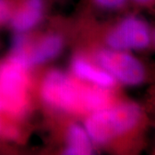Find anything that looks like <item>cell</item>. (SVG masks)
Listing matches in <instances>:
<instances>
[{
  "mask_svg": "<svg viewBox=\"0 0 155 155\" xmlns=\"http://www.w3.org/2000/svg\"><path fill=\"white\" fill-rule=\"evenodd\" d=\"M135 3H138V4H142V5H144V4H148L150 2H152L153 0H134Z\"/></svg>",
  "mask_w": 155,
  "mask_h": 155,
  "instance_id": "obj_13",
  "label": "cell"
},
{
  "mask_svg": "<svg viewBox=\"0 0 155 155\" xmlns=\"http://www.w3.org/2000/svg\"><path fill=\"white\" fill-rule=\"evenodd\" d=\"M41 92L46 104L67 112L92 113L110 105L108 89L78 83L61 71H52L45 77Z\"/></svg>",
  "mask_w": 155,
  "mask_h": 155,
  "instance_id": "obj_1",
  "label": "cell"
},
{
  "mask_svg": "<svg viewBox=\"0 0 155 155\" xmlns=\"http://www.w3.org/2000/svg\"><path fill=\"white\" fill-rule=\"evenodd\" d=\"M72 73L80 80L100 88L109 89L115 85L116 79L99 66H95L83 57H76L72 62Z\"/></svg>",
  "mask_w": 155,
  "mask_h": 155,
  "instance_id": "obj_8",
  "label": "cell"
},
{
  "mask_svg": "<svg viewBox=\"0 0 155 155\" xmlns=\"http://www.w3.org/2000/svg\"><path fill=\"white\" fill-rule=\"evenodd\" d=\"M140 116L141 110L135 104L110 105L91 113L84 128L92 141L104 144L131 130L138 123Z\"/></svg>",
  "mask_w": 155,
  "mask_h": 155,
  "instance_id": "obj_3",
  "label": "cell"
},
{
  "mask_svg": "<svg viewBox=\"0 0 155 155\" xmlns=\"http://www.w3.org/2000/svg\"><path fill=\"white\" fill-rule=\"evenodd\" d=\"M28 68L13 55L0 61V110L13 121L23 117L28 111Z\"/></svg>",
  "mask_w": 155,
  "mask_h": 155,
  "instance_id": "obj_2",
  "label": "cell"
},
{
  "mask_svg": "<svg viewBox=\"0 0 155 155\" xmlns=\"http://www.w3.org/2000/svg\"><path fill=\"white\" fill-rule=\"evenodd\" d=\"M43 12V0H15L11 26L17 33H25L38 24Z\"/></svg>",
  "mask_w": 155,
  "mask_h": 155,
  "instance_id": "obj_7",
  "label": "cell"
},
{
  "mask_svg": "<svg viewBox=\"0 0 155 155\" xmlns=\"http://www.w3.org/2000/svg\"><path fill=\"white\" fill-rule=\"evenodd\" d=\"M149 42L150 32L147 25L134 17L125 18L107 37L110 48L122 51L143 49Z\"/></svg>",
  "mask_w": 155,
  "mask_h": 155,
  "instance_id": "obj_6",
  "label": "cell"
},
{
  "mask_svg": "<svg viewBox=\"0 0 155 155\" xmlns=\"http://www.w3.org/2000/svg\"><path fill=\"white\" fill-rule=\"evenodd\" d=\"M92 153L91 139L84 127L72 125L67 133V145L65 154L87 155Z\"/></svg>",
  "mask_w": 155,
  "mask_h": 155,
  "instance_id": "obj_9",
  "label": "cell"
},
{
  "mask_svg": "<svg viewBox=\"0 0 155 155\" xmlns=\"http://www.w3.org/2000/svg\"><path fill=\"white\" fill-rule=\"evenodd\" d=\"M15 0H0V25L11 21Z\"/></svg>",
  "mask_w": 155,
  "mask_h": 155,
  "instance_id": "obj_11",
  "label": "cell"
},
{
  "mask_svg": "<svg viewBox=\"0 0 155 155\" xmlns=\"http://www.w3.org/2000/svg\"><path fill=\"white\" fill-rule=\"evenodd\" d=\"M154 40H155V35H154Z\"/></svg>",
  "mask_w": 155,
  "mask_h": 155,
  "instance_id": "obj_14",
  "label": "cell"
},
{
  "mask_svg": "<svg viewBox=\"0 0 155 155\" xmlns=\"http://www.w3.org/2000/svg\"><path fill=\"white\" fill-rule=\"evenodd\" d=\"M13 120L2 113L0 110V137L7 140H16L19 137L20 133L18 127L14 124Z\"/></svg>",
  "mask_w": 155,
  "mask_h": 155,
  "instance_id": "obj_10",
  "label": "cell"
},
{
  "mask_svg": "<svg viewBox=\"0 0 155 155\" xmlns=\"http://www.w3.org/2000/svg\"><path fill=\"white\" fill-rule=\"evenodd\" d=\"M62 47L63 41L57 35H48L35 43H31L24 35L19 33L14 39L11 55L31 67L55 58Z\"/></svg>",
  "mask_w": 155,
  "mask_h": 155,
  "instance_id": "obj_5",
  "label": "cell"
},
{
  "mask_svg": "<svg viewBox=\"0 0 155 155\" xmlns=\"http://www.w3.org/2000/svg\"><path fill=\"white\" fill-rule=\"evenodd\" d=\"M97 61L100 67L121 83L137 85L144 79L145 71L141 63L125 51L101 50L97 55Z\"/></svg>",
  "mask_w": 155,
  "mask_h": 155,
  "instance_id": "obj_4",
  "label": "cell"
},
{
  "mask_svg": "<svg viewBox=\"0 0 155 155\" xmlns=\"http://www.w3.org/2000/svg\"><path fill=\"white\" fill-rule=\"evenodd\" d=\"M97 6L104 9H116L124 5L127 0H93Z\"/></svg>",
  "mask_w": 155,
  "mask_h": 155,
  "instance_id": "obj_12",
  "label": "cell"
}]
</instances>
